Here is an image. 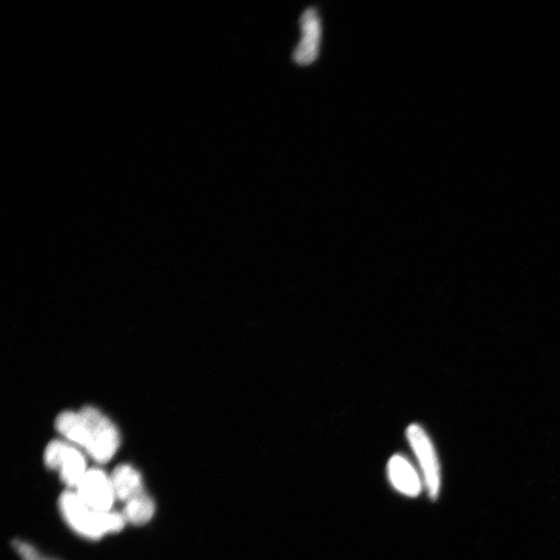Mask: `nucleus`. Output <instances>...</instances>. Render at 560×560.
Masks as SVG:
<instances>
[{
    "label": "nucleus",
    "instance_id": "obj_9",
    "mask_svg": "<svg viewBox=\"0 0 560 560\" xmlns=\"http://www.w3.org/2000/svg\"><path fill=\"white\" fill-rule=\"evenodd\" d=\"M122 514L127 522L135 525H144L153 518L155 503L144 491L125 502Z\"/></svg>",
    "mask_w": 560,
    "mask_h": 560
},
{
    "label": "nucleus",
    "instance_id": "obj_10",
    "mask_svg": "<svg viewBox=\"0 0 560 560\" xmlns=\"http://www.w3.org/2000/svg\"><path fill=\"white\" fill-rule=\"evenodd\" d=\"M14 548L23 560H54L44 556L35 547L25 542L15 541Z\"/></svg>",
    "mask_w": 560,
    "mask_h": 560
},
{
    "label": "nucleus",
    "instance_id": "obj_8",
    "mask_svg": "<svg viewBox=\"0 0 560 560\" xmlns=\"http://www.w3.org/2000/svg\"><path fill=\"white\" fill-rule=\"evenodd\" d=\"M110 481L116 499L124 503L145 491L142 475L134 467L127 464H122L112 471Z\"/></svg>",
    "mask_w": 560,
    "mask_h": 560
},
{
    "label": "nucleus",
    "instance_id": "obj_5",
    "mask_svg": "<svg viewBox=\"0 0 560 560\" xmlns=\"http://www.w3.org/2000/svg\"><path fill=\"white\" fill-rule=\"evenodd\" d=\"M76 494L90 508L110 512L116 500L110 476L101 469H90L76 488Z\"/></svg>",
    "mask_w": 560,
    "mask_h": 560
},
{
    "label": "nucleus",
    "instance_id": "obj_7",
    "mask_svg": "<svg viewBox=\"0 0 560 560\" xmlns=\"http://www.w3.org/2000/svg\"><path fill=\"white\" fill-rule=\"evenodd\" d=\"M389 482L401 494L417 497L425 486L423 476L403 455L392 456L387 464Z\"/></svg>",
    "mask_w": 560,
    "mask_h": 560
},
{
    "label": "nucleus",
    "instance_id": "obj_3",
    "mask_svg": "<svg viewBox=\"0 0 560 560\" xmlns=\"http://www.w3.org/2000/svg\"><path fill=\"white\" fill-rule=\"evenodd\" d=\"M44 461L48 468L59 471L62 482L70 489H76L88 471L80 448L67 440L51 441L46 447Z\"/></svg>",
    "mask_w": 560,
    "mask_h": 560
},
{
    "label": "nucleus",
    "instance_id": "obj_2",
    "mask_svg": "<svg viewBox=\"0 0 560 560\" xmlns=\"http://www.w3.org/2000/svg\"><path fill=\"white\" fill-rule=\"evenodd\" d=\"M60 511L68 525L80 536L100 539L111 532L121 531L126 519L122 513L99 512L84 503L76 492L67 491L60 498Z\"/></svg>",
    "mask_w": 560,
    "mask_h": 560
},
{
    "label": "nucleus",
    "instance_id": "obj_1",
    "mask_svg": "<svg viewBox=\"0 0 560 560\" xmlns=\"http://www.w3.org/2000/svg\"><path fill=\"white\" fill-rule=\"evenodd\" d=\"M55 429L99 464L109 462L119 450L121 437L118 428L92 406L61 413L55 420Z\"/></svg>",
    "mask_w": 560,
    "mask_h": 560
},
{
    "label": "nucleus",
    "instance_id": "obj_4",
    "mask_svg": "<svg viewBox=\"0 0 560 560\" xmlns=\"http://www.w3.org/2000/svg\"><path fill=\"white\" fill-rule=\"evenodd\" d=\"M407 438L417 459L429 497L436 500L441 488V469L435 446L427 432L416 424L409 426Z\"/></svg>",
    "mask_w": 560,
    "mask_h": 560
},
{
    "label": "nucleus",
    "instance_id": "obj_6",
    "mask_svg": "<svg viewBox=\"0 0 560 560\" xmlns=\"http://www.w3.org/2000/svg\"><path fill=\"white\" fill-rule=\"evenodd\" d=\"M302 39L294 52V61L300 66L313 64L319 55L321 21L315 8L307 9L300 20Z\"/></svg>",
    "mask_w": 560,
    "mask_h": 560
}]
</instances>
